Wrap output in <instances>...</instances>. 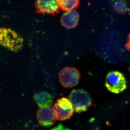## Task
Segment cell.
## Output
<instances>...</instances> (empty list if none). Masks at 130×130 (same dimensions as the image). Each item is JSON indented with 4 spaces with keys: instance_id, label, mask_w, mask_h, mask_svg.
Listing matches in <instances>:
<instances>
[{
    "instance_id": "cell-5",
    "label": "cell",
    "mask_w": 130,
    "mask_h": 130,
    "mask_svg": "<svg viewBox=\"0 0 130 130\" xmlns=\"http://www.w3.org/2000/svg\"><path fill=\"white\" fill-rule=\"evenodd\" d=\"M81 74L77 68L66 67L61 70L59 74L61 84L66 88L76 86L79 83Z\"/></svg>"
},
{
    "instance_id": "cell-9",
    "label": "cell",
    "mask_w": 130,
    "mask_h": 130,
    "mask_svg": "<svg viewBox=\"0 0 130 130\" xmlns=\"http://www.w3.org/2000/svg\"><path fill=\"white\" fill-rule=\"evenodd\" d=\"M34 100L40 108L51 106L54 102L53 96L43 90H39L35 92Z\"/></svg>"
},
{
    "instance_id": "cell-3",
    "label": "cell",
    "mask_w": 130,
    "mask_h": 130,
    "mask_svg": "<svg viewBox=\"0 0 130 130\" xmlns=\"http://www.w3.org/2000/svg\"><path fill=\"white\" fill-rule=\"evenodd\" d=\"M105 86L110 92L118 94L125 90L127 83L123 73L118 71H112L107 74Z\"/></svg>"
},
{
    "instance_id": "cell-11",
    "label": "cell",
    "mask_w": 130,
    "mask_h": 130,
    "mask_svg": "<svg viewBox=\"0 0 130 130\" xmlns=\"http://www.w3.org/2000/svg\"><path fill=\"white\" fill-rule=\"evenodd\" d=\"M50 130H70L68 128H66L61 124H60L59 125L57 126L53 129Z\"/></svg>"
},
{
    "instance_id": "cell-7",
    "label": "cell",
    "mask_w": 130,
    "mask_h": 130,
    "mask_svg": "<svg viewBox=\"0 0 130 130\" xmlns=\"http://www.w3.org/2000/svg\"><path fill=\"white\" fill-rule=\"evenodd\" d=\"M53 111L50 107L40 108L36 113L38 123L43 127L49 128L53 125L56 122Z\"/></svg>"
},
{
    "instance_id": "cell-13",
    "label": "cell",
    "mask_w": 130,
    "mask_h": 130,
    "mask_svg": "<svg viewBox=\"0 0 130 130\" xmlns=\"http://www.w3.org/2000/svg\"><path fill=\"white\" fill-rule=\"evenodd\" d=\"M129 71H130V66L129 67Z\"/></svg>"
},
{
    "instance_id": "cell-6",
    "label": "cell",
    "mask_w": 130,
    "mask_h": 130,
    "mask_svg": "<svg viewBox=\"0 0 130 130\" xmlns=\"http://www.w3.org/2000/svg\"><path fill=\"white\" fill-rule=\"evenodd\" d=\"M35 7L37 13L51 16L59 13L60 9L57 0H36Z\"/></svg>"
},
{
    "instance_id": "cell-12",
    "label": "cell",
    "mask_w": 130,
    "mask_h": 130,
    "mask_svg": "<svg viewBox=\"0 0 130 130\" xmlns=\"http://www.w3.org/2000/svg\"><path fill=\"white\" fill-rule=\"evenodd\" d=\"M125 47L127 50L130 52V35H128L127 42L125 44Z\"/></svg>"
},
{
    "instance_id": "cell-2",
    "label": "cell",
    "mask_w": 130,
    "mask_h": 130,
    "mask_svg": "<svg viewBox=\"0 0 130 130\" xmlns=\"http://www.w3.org/2000/svg\"><path fill=\"white\" fill-rule=\"evenodd\" d=\"M69 100L75 112L78 113L86 111L91 106L93 102L89 93L82 89L72 91L69 95Z\"/></svg>"
},
{
    "instance_id": "cell-1",
    "label": "cell",
    "mask_w": 130,
    "mask_h": 130,
    "mask_svg": "<svg viewBox=\"0 0 130 130\" xmlns=\"http://www.w3.org/2000/svg\"><path fill=\"white\" fill-rule=\"evenodd\" d=\"M24 39L11 29L0 28V44L12 51L20 50L23 46Z\"/></svg>"
},
{
    "instance_id": "cell-8",
    "label": "cell",
    "mask_w": 130,
    "mask_h": 130,
    "mask_svg": "<svg viewBox=\"0 0 130 130\" xmlns=\"http://www.w3.org/2000/svg\"><path fill=\"white\" fill-rule=\"evenodd\" d=\"M79 18V13L73 9L66 12L63 14L61 18V23L63 27L66 29H73L78 25Z\"/></svg>"
},
{
    "instance_id": "cell-4",
    "label": "cell",
    "mask_w": 130,
    "mask_h": 130,
    "mask_svg": "<svg viewBox=\"0 0 130 130\" xmlns=\"http://www.w3.org/2000/svg\"><path fill=\"white\" fill-rule=\"evenodd\" d=\"M53 109L56 119L59 121L70 118L74 112V108L70 100L64 97L57 100Z\"/></svg>"
},
{
    "instance_id": "cell-10",
    "label": "cell",
    "mask_w": 130,
    "mask_h": 130,
    "mask_svg": "<svg viewBox=\"0 0 130 130\" xmlns=\"http://www.w3.org/2000/svg\"><path fill=\"white\" fill-rule=\"evenodd\" d=\"M60 8L65 12L73 10L78 7L79 0H57Z\"/></svg>"
}]
</instances>
